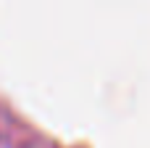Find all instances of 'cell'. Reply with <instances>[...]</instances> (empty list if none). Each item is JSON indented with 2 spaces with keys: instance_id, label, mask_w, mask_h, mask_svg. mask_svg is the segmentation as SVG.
I'll use <instances>...</instances> for the list:
<instances>
[]
</instances>
